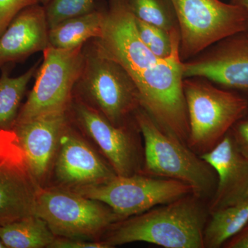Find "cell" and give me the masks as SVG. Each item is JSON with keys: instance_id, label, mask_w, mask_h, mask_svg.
<instances>
[{"instance_id": "obj_1", "label": "cell", "mask_w": 248, "mask_h": 248, "mask_svg": "<svg viewBox=\"0 0 248 248\" xmlns=\"http://www.w3.org/2000/svg\"><path fill=\"white\" fill-rule=\"evenodd\" d=\"M97 42L125 68L136 85L141 107L164 130L187 143L188 116L179 48L158 58L141 40L126 0H108Z\"/></svg>"}, {"instance_id": "obj_2", "label": "cell", "mask_w": 248, "mask_h": 248, "mask_svg": "<svg viewBox=\"0 0 248 248\" xmlns=\"http://www.w3.org/2000/svg\"><path fill=\"white\" fill-rule=\"evenodd\" d=\"M194 194L116 222L103 240L108 248L146 242L166 248H204L206 209Z\"/></svg>"}, {"instance_id": "obj_3", "label": "cell", "mask_w": 248, "mask_h": 248, "mask_svg": "<svg viewBox=\"0 0 248 248\" xmlns=\"http://www.w3.org/2000/svg\"><path fill=\"white\" fill-rule=\"evenodd\" d=\"M73 97L87 104L115 125L135 122L141 107L136 85L125 68L93 39L83 46V62Z\"/></svg>"}, {"instance_id": "obj_4", "label": "cell", "mask_w": 248, "mask_h": 248, "mask_svg": "<svg viewBox=\"0 0 248 248\" xmlns=\"http://www.w3.org/2000/svg\"><path fill=\"white\" fill-rule=\"evenodd\" d=\"M135 119L144 143L141 173L184 183L202 200L213 197L217 184L215 170L186 143L160 128L141 107Z\"/></svg>"}, {"instance_id": "obj_5", "label": "cell", "mask_w": 248, "mask_h": 248, "mask_svg": "<svg viewBox=\"0 0 248 248\" xmlns=\"http://www.w3.org/2000/svg\"><path fill=\"white\" fill-rule=\"evenodd\" d=\"M183 89L189 122L186 144L199 155L213 149L247 115V97L205 78H184Z\"/></svg>"}, {"instance_id": "obj_6", "label": "cell", "mask_w": 248, "mask_h": 248, "mask_svg": "<svg viewBox=\"0 0 248 248\" xmlns=\"http://www.w3.org/2000/svg\"><path fill=\"white\" fill-rule=\"evenodd\" d=\"M180 31L183 62L223 39L248 31L246 10L221 0H172Z\"/></svg>"}, {"instance_id": "obj_7", "label": "cell", "mask_w": 248, "mask_h": 248, "mask_svg": "<svg viewBox=\"0 0 248 248\" xmlns=\"http://www.w3.org/2000/svg\"><path fill=\"white\" fill-rule=\"evenodd\" d=\"M35 215L56 237L93 240L122 218L107 204L63 188L40 187Z\"/></svg>"}, {"instance_id": "obj_8", "label": "cell", "mask_w": 248, "mask_h": 248, "mask_svg": "<svg viewBox=\"0 0 248 248\" xmlns=\"http://www.w3.org/2000/svg\"><path fill=\"white\" fill-rule=\"evenodd\" d=\"M82 62L83 47L68 50L48 46L44 50L35 84L14 126L41 116L68 111Z\"/></svg>"}, {"instance_id": "obj_9", "label": "cell", "mask_w": 248, "mask_h": 248, "mask_svg": "<svg viewBox=\"0 0 248 248\" xmlns=\"http://www.w3.org/2000/svg\"><path fill=\"white\" fill-rule=\"evenodd\" d=\"M71 190L107 204L122 220L194 194L190 186L179 181L141 173L117 175L108 182Z\"/></svg>"}, {"instance_id": "obj_10", "label": "cell", "mask_w": 248, "mask_h": 248, "mask_svg": "<svg viewBox=\"0 0 248 248\" xmlns=\"http://www.w3.org/2000/svg\"><path fill=\"white\" fill-rule=\"evenodd\" d=\"M70 120L99 147L118 176L140 174L143 169L138 141L133 133L136 121L127 125H114L97 110L73 97L68 110Z\"/></svg>"}, {"instance_id": "obj_11", "label": "cell", "mask_w": 248, "mask_h": 248, "mask_svg": "<svg viewBox=\"0 0 248 248\" xmlns=\"http://www.w3.org/2000/svg\"><path fill=\"white\" fill-rule=\"evenodd\" d=\"M184 78H205L224 89L248 94V32L223 39L182 62Z\"/></svg>"}, {"instance_id": "obj_12", "label": "cell", "mask_w": 248, "mask_h": 248, "mask_svg": "<svg viewBox=\"0 0 248 248\" xmlns=\"http://www.w3.org/2000/svg\"><path fill=\"white\" fill-rule=\"evenodd\" d=\"M70 118L65 125L53 169L60 187L76 190L112 180L117 176L93 148L73 131Z\"/></svg>"}, {"instance_id": "obj_13", "label": "cell", "mask_w": 248, "mask_h": 248, "mask_svg": "<svg viewBox=\"0 0 248 248\" xmlns=\"http://www.w3.org/2000/svg\"><path fill=\"white\" fill-rule=\"evenodd\" d=\"M68 111L48 114L14 127L24 162L39 187L53 169Z\"/></svg>"}, {"instance_id": "obj_14", "label": "cell", "mask_w": 248, "mask_h": 248, "mask_svg": "<svg viewBox=\"0 0 248 248\" xmlns=\"http://www.w3.org/2000/svg\"><path fill=\"white\" fill-rule=\"evenodd\" d=\"M201 157L216 172L217 184L208 205L209 213L244 200L248 189V157L236 145L231 130Z\"/></svg>"}, {"instance_id": "obj_15", "label": "cell", "mask_w": 248, "mask_h": 248, "mask_svg": "<svg viewBox=\"0 0 248 248\" xmlns=\"http://www.w3.org/2000/svg\"><path fill=\"white\" fill-rule=\"evenodd\" d=\"M45 6L36 3L16 15L0 36V67L22 61L48 47Z\"/></svg>"}, {"instance_id": "obj_16", "label": "cell", "mask_w": 248, "mask_h": 248, "mask_svg": "<svg viewBox=\"0 0 248 248\" xmlns=\"http://www.w3.org/2000/svg\"><path fill=\"white\" fill-rule=\"evenodd\" d=\"M39 187L28 170L22 152L0 161V226L35 214Z\"/></svg>"}, {"instance_id": "obj_17", "label": "cell", "mask_w": 248, "mask_h": 248, "mask_svg": "<svg viewBox=\"0 0 248 248\" xmlns=\"http://www.w3.org/2000/svg\"><path fill=\"white\" fill-rule=\"evenodd\" d=\"M107 3L97 2L92 11L59 23L48 31V46L74 50L102 35Z\"/></svg>"}, {"instance_id": "obj_18", "label": "cell", "mask_w": 248, "mask_h": 248, "mask_svg": "<svg viewBox=\"0 0 248 248\" xmlns=\"http://www.w3.org/2000/svg\"><path fill=\"white\" fill-rule=\"evenodd\" d=\"M203 232L204 248H223L248 222V196L238 203L210 213Z\"/></svg>"}, {"instance_id": "obj_19", "label": "cell", "mask_w": 248, "mask_h": 248, "mask_svg": "<svg viewBox=\"0 0 248 248\" xmlns=\"http://www.w3.org/2000/svg\"><path fill=\"white\" fill-rule=\"evenodd\" d=\"M55 238L46 222L35 214L0 226V239L5 248H50Z\"/></svg>"}, {"instance_id": "obj_20", "label": "cell", "mask_w": 248, "mask_h": 248, "mask_svg": "<svg viewBox=\"0 0 248 248\" xmlns=\"http://www.w3.org/2000/svg\"><path fill=\"white\" fill-rule=\"evenodd\" d=\"M39 63L21 76L12 78L4 70L0 77V130H12L20 104L31 79L38 71Z\"/></svg>"}, {"instance_id": "obj_21", "label": "cell", "mask_w": 248, "mask_h": 248, "mask_svg": "<svg viewBox=\"0 0 248 248\" xmlns=\"http://www.w3.org/2000/svg\"><path fill=\"white\" fill-rule=\"evenodd\" d=\"M136 19L162 29L169 35L179 32L172 0H126Z\"/></svg>"}, {"instance_id": "obj_22", "label": "cell", "mask_w": 248, "mask_h": 248, "mask_svg": "<svg viewBox=\"0 0 248 248\" xmlns=\"http://www.w3.org/2000/svg\"><path fill=\"white\" fill-rule=\"evenodd\" d=\"M136 27L141 40L158 58L165 59L172 55L180 45V33L169 35L159 28L136 19Z\"/></svg>"}, {"instance_id": "obj_23", "label": "cell", "mask_w": 248, "mask_h": 248, "mask_svg": "<svg viewBox=\"0 0 248 248\" xmlns=\"http://www.w3.org/2000/svg\"><path fill=\"white\" fill-rule=\"evenodd\" d=\"M97 2L96 0H50L44 6L49 29L62 21L87 14Z\"/></svg>"}, {"instance_id": "obj_24", "label": "cell", "mask_w": 248, "mask_h": 248, "mask_svg": "<svg viewBox=\"0 0 248 248\" xmlns=\"http://www.w3.org/2000/svg\"><path fill=\"white\" fill-rule=\"evenodd\" d=\"M37 0H0V36L18 13Z\"/></svg>"}, {"instance_id": "obj_25", "label": "cell", "mask_w": 248, "mask_h": 248, "mask_svg": "<svg viewBox=\"0 0 248 248\" xmlns=\"http://www.w3.org/2000/svg\"><path fill=\"white\" fill-rule=\"evenodd\" d=\"M22 152L14 129L0 130V161Z\"/></svg>"}, {"instance_id": "obj_26", "label": "cell", "mask_w": 248, "mask_h": 248, "mask_svg": "<svg viewBox=\"0 0 248 248\" xmlns=\"http://www.w3.org/2000/svg\"><path fill=\"white\" fill-rule=\"evenodd\" d=\"M49 248H108L102 241L56 237Z\"/></svg>"}, {"instance_id": "obj_27", "label": "cell", "mask_w": 248, "mask_h": 248, "mask_svg": "<svg viewBox=\"0 0 248 248\" xmlns=\"http://www.w3.org/2000/svg\"><path fill=\"white\" fill-rule=\"evenodd\" d=\"M231 133L240 151L248 157V115L238 121Z\"/></svg>"}, {"instance_id": "obj_28", "label": "cell", "mask_w": 248, "mask_h": 248, "mask_svg": "<svg viewBox=\"0 0 248 248\" xmlns=\"http://www.w3.org/2000/svg\"><path fill=\"white\" fill-rule=\"evenodd\" d=\"M224 248H248V222L242 231L223 246Z\"/></svg>"}, {"instance_id": "obj_29", "label": "cell", "mask_w": 248, "mask_h": 248, "mask_svg": "<svg viewBox=\"0 0 248 248\" xmlns=\"http://www.w3.org/2000/svg\"><path fill=\"white\" fill-rule=\"evenodd\" d=\"M231 3L241 6L246 10L248 14V0H231Z\"/></svg>"}, {"instance_id": "obj_30", "label": "cell", "mask_w": 248, "mask_h": 248, "mask_svg": "<svg viewBox=\"0 0 248 248\" xmlns=\"http://www.w3.org/2000/svg\"><path fill=\"white\" fill-rule=\"evenodd\" d=\"M49 1H50V0H37V1L39 4L43 5V6H45Z\"/></svg>"}, {"instance_id": "obj_31", "label": "cell", "mask_w": 248, "mask_h": 248, "mask_svg": "<svg viewBox=\"0 0 248 248\" xmlns=\"http://www.w3.org/2000/svg\"><path fill=\"white\" fill-rule=\"evenodd\" d=\"M4 245L3 244L2 241H1V239H0V248H4Z\"/></svg>"}, {"instance_id": "obj_32", "label": "cell", "mask_w": 248, "mask_h": 248, "mask_svg": "<svg viewBox=\"0 0 248 248\" xmlns=\"http://www.w3.org/2000/svg\"><path fill=\"white\" fill-rule=\"evenodd\" d=\"M246 196H247V197L248 196V191H247V194H246Z\"/></svg>"}, {"instance_id": "obj_33", "label": "cell", "mask_w": 248, "mask_h": 248, "mask_svg": "<svg viewBox=\"0 0 248 248\" xmlns=\"http://www.w3.org/2000/svg\"><path fill=\"white\" fill-rule=\"evenodd\" d=\"M248 115V112L247 115Z\"/></svg>"}]
</instances>
